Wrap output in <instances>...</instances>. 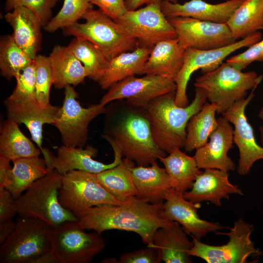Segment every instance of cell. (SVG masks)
Listing matches in <instances>:
<instances>
[{"label": "cell", "instance_id": "74e56055", "mask_svg": "<svg viewBox=\"0 0 263 263\" xmlns=\"http://www.w3.org/2000/svg\"><path fill=\"white\" fill-rule=\"evenodd\" d=\"M35 59L15 78L16 86L12 93L6 98L13 102H20L36 98ZM37 99V98H36Z\"/></svg>", "mask_w": 263, "mask_h": 263}, {"label": "cell", "instance_id": "4dcf8cb0", "mask_svg": "<svg viewBox=\"0 0 263 263\" xmlns=\"http://www.w3.org/2000/svg\"><path fill=\"white\" fill-rule=\"evenodd\" d=\"M134 162L124 158L115 167L96 174L97 179L116 199L125 202L134 197L137 190L132 170Z\"/></svg>", "mask_w": 263, "mask_h": 263}, {"label": "cell", "instance_id": "bcb514c9", "mask_svg": "<svg viewBox=\"0 0 263 263\" xmlns=\"http://www.w3.org/2000/svg\"><path fill=\"white\" fill-rule=\"evenodd\" d=\"M10 160L5 156L0 155V187L3 186L6 178L11 169Z\"/></svg>", "mask_w": 263, "mask_h": 263}, {"label": "cell", "instance_id": "9c48e42d", "mask_svg": "<svg viewBox=\"0 0 263 263\" xmlns=\"http://www.w3.org/2000/svg\"><path fill=\"white\" fill-rule=\"evenodd\" d=\"M49 238L51 251L58 263H90L106 245L100 234L88 233L75 221L51 227Z\"/></svg>", "mask_w": 263, "mask_h": 263}, {"label": "cell", "instance_id": "52a82bcc", "mask_svg": "<svg viewBox=\"0 0 263 263\" xmlns=\"http://www.w3.org/2000/svg\"><path fill=\"white\" fill-rule=\"evenodd\" d=\"M50 226L33 217H22L13 232L0 244V263H30L40 254L51 251Z\"/></svg>", "mask_w": 263, "mask_h": 263}, {"label": "cell", "instance_id": "1f68e13d", "mask_svg": "<svg viewBox=\"0 0 263 263\" xmlns=\"http://www.w3.org/2000/svg\"><path fill=\"white\" fill-rule=\"evenodd\" d=\"M226 24L236 40L263 29V0H244Z\"/></svg>", "mask_w": 263, "mask_h": 263}, {"label": "cell", "instance_id": "3957f363", "mask_svg": "<svg viewBox=\"0 0 263 263\" xmlns=\"http://www.w3.org/2000/svg\"><path fill=\"white\" fill-rule=\"evenodd\" d=\"M102 137L110 145L116 146L122 156L139 166H148L167 155L154 139L145 111L125 113Z\"/></svg>", "mask_w": 263, "mask_h": 263}, {"label": "cell", "instance_id": "d4e9b609", "mask_svg": "<svg viewBox=\"0 0 263 263\" xmlns=\"http://www.w3.org/2000/svg\"><path fill=\"white\" fill-rule=\"evenodd\" d=\"M177 222L158 228L153 238V245L159 252L162 261L166 263H192L188 252L193 245Z\"/></svg>", "mask_w": 263, "mask_h": 263}, {"label": "cell", "instance_id": "ee69618b", "mask_svg": "<svg viewBox=\"0 0 263 263\" xmlns=\"http://www.w3.org/2000/svg\"><path fill=\"white\" fill-rule=\"evenodd\" d=\"M15 200L9 191L0 187V223L12 220L17 213Z\"/></svg>", "mask_w": 263, "mask_h": 263}, {"label": "cell", "instance_id": "83f0119b", "mask_svg": "<svg viewBox=\"0 0 263 263\" xmlns=\"http://www.w3.org/2000/svg\"><path fill=\"white\" fill-rule=\"evenodd\" d=\"M48 57L56 88L61 89L67 85L76 86L84 82L87 77L85 67L68 46L56 45Z\"/></svg>", "mask_w": 263, "mask_h": 263}, {"label": "cell", "instance_id": "603a6c76", "mask_svg": "<svg viewBox=\"0 0 263 263\" xmlns=\"http://www.w3.org/2000/svg\"><path fill=\"white\" fill-rule=\"evenodd\" d=\"M4 19L13 29L12 36L15 42L35 59L42 42V26L38 18L30 9L19 6L7 12Z\"/></svg>", "mask_w": 263, "mask_h": 263}, {"label": "cell", "instance_id": "4fadbf2b", "mask_svg": "<svg viewBox=\"0 0 263 263\" xmlns=\"http://www.w3.org/2000/svg\"><path fill=\"white\" fill-rule=\"evenodd\" d=\"M262 39V34L259 31L231 45L217 49L204 50L186 48L183 66L174 80L177 86L176 104L181 107L188 105L187 88L190 76L195 71L201 69L202 74L210 72L233 52L243 47H249Z\"/></svg>", "mask_w": 263, "mask_h": 263}, {"label": "cell", "instance_id": "30bf717a", "mask_svg": "<svg viewBox=\"0 0 263 263\" xmlns=\"http://www.w3.org/2000/svg\"><path fill=\"white\" fill-rule=\"evenodd\" d=\"M58 199L63 207L76 218L84 210L102 205H119L99 182L96 174L73 170L63 175Z\"/></svg>", "mask_w": 263, "mask_h": 263}, {"label": "cell", "instance_id": "277c9868", "mask_svg": "<svg viewBox=\"0 0 263 263\" xmlns=\"http://www.w3.org/2000/svg\"><path fill=\"white\" fill-rule=\"evenodd\" d=\"M43 177L36 181L19 198L15 205L21 217H33L55 227L66 222H73L76 218L62 207L59 201V191L63 175L52 166Z\"/></svg>", "mask_w": 263, "mask_h": 263}, {"label": "cell", "instance_id": "e0dca14e", "mask_svg": "<svg viewBox=\"0 0 263 263\" xmlns=\"http://www.w3.org/2000/svg\"><path fill=\"white\" fill-rule=\"evenodd\" d=\"M162 216L165 219L179 223L184 231L192 237L201 239L212 232L225 228L218 222H211L201 219L197 213L200 204L187 199L183 193L169 189L165 196Z\"/></svg>", "mask_w": 263, "mask_h": 263}, {"label": "cell", "instance_id": "44dd1931", "mask_svg": "<svg viewBox=\"0 0 263 263\" xmlns=\"http://www.w3.org/2000/svg\"><path fill=\"white\" fill-rule=\"evenodd\" d=\"M228 172L215 169H205L196 178L189 191L183 193L184 197L195 204L208 201L217 207L221 200L228 199L229 195H243L238 186L231 184Z\"/></svg>", "mask_w": 263, "mask_h": 263}, {"label": "cell", "instance_id": "4316f807", "mask_svg": "<svg viewBox=\"0 0 263 263\" xmlns=\"http://www.w3.org/2000/svg\"><path fill=\"white\" fill-rule=\"evenodd\" d=\"M151 50L138 46L110 59L106 72L98 82L101 88L108 90L113 84L129 76L142 75Z\"/></svg>", "mask_w": 263, "mask_h": 263}, {"label": "cell", "instance_id": "8992f818", "mask_svg": "<svg viewBox=\"0 0 263 263\" xmlns=\"http://www.w3.org/2000/svg\"><path fill=\"white\" fill-rule=\"evenodd\" d=\"M82 19L85 22H76L62 29L63 35L89 40L98 47L109 60L138 46L135 39L128 36L117 22L100 9H89Z\"/></svg>", "mask_w": 263, "mask_h": 263}, {"label": "cell", "instance_id": "cb8c5ba5", "mask_svg": "<svg viewBox=\"0 0 263 263\" xmlns=\"http://www.w3.org/2000/svg\"><path fill=\"white\" fill-rule=\"evenodd\" d=\"M185 50L177 38L157 43L151 50L143 75H158L174 81L183 66Z\"/></svg>", "mask_w": 263, "mask_h": 263}, {"label": "cell", "instance_id": "7dc6e473", "mask_svg": "<svg viewBox=\"0 0 263 263\" xmlns=\"http://www.w3.org/2000/svg\"><path fill=\"white\" fill-rule=\"evenodd\" d=\"M167 1L173 3L178 2V0H126V4L128 10L137 9L141 6L156 2Z\"/></svg>", "mask_w": 263, "mask_h": 263}, {"label": "cell", "instance_id": "d6a6232c", "mask_svg": "<svg viewBox=\"0 0 263 263\" xmlns=\"http://www.w3.org/2000/svg\"><path fill=\"white\" fill-rule=\"evenodd\" d=\"M19 125L8 118L3 122L0 129V155L11 161L39 156L41 153L40 150L23 133Z\"/></svg>", "mask_w": 263, "mask_h": 263}, {"label": "cell", "instance_id": "484cf974", "mask_svg": "<svg viewBox=\"0 0 263 263\" xmlns=\"http://www.w3.org/2000/svg\"><path fill=\"white\" fill-rule=\"evenodd\" d=\"M132 172L137 190L136 197L152 204L163 203L166 192L171 188L165 168L155 162L150 166H134Z\"/></svg>", "mask_w": 263, "mask_h": 263}, {"label": "cell", "instance_id": "5b68a950", "mask_svg": "<svg viewBox=\"0 0 263 263\" xmlns=\"http://www.w3.org/2000/svg\"><path fill=\"white\" fill-rule=\"evenodd\" d=\"M263 78V75L255 71L243 72L226 62L198 77L194 85L203 92L209 103L216 106L217 113L223 114L245 97L248 90L256 88Z\"/></svg>", "mask_w": 263, "mask_h": 263}, {"label": "cell", "instance_id": "ba28073f", "mask_svg": "<svg viewBox=\"0 0 263 263\" xmlns=\"http://www.w3.org/2000/svg\"><path fill=\"white\" fill-rule=\"evenodd\" d=\"M227 232L216 231L217 235H226L228 242L221 245L202 243L192 237L193 245L188 253L190 256L201 258L208 263H248L250 258H258L262 252L255 247L251 239L253 225L239 219Z\"/></svg>", "mask_w": 263, "mask_h": 263}, {"label": "cell", "instance_id": "f1b7e54d", "mask_svg": "<svg viewBox=\"0 0 263 263\" xmlns=\"http://www.w3.org/2000/svg\"><path fill=\"white\" fill-rule=\"evenodd\" d=\"M13 166L2 187L10 192L15 199L19 198L36 181L48 171L44 159L39 156L20 158L12 161Z\"/></svg>", "mask_w": 263, "mask_h": 263}, {"label": "cell", "instance_id": "ab89813d", "mask_svg": "<svg viewBox=\"0 0 263 263\" xmlns=\"http://www.w3.org/2000/svg\"><path fill=\"white\" fill-rule=\"evenodd\" d=\"M58 0H6L5 11H12L17 6H22L31 10L39 19L42 28L52 19V10Z\"/></svg>", "mask_w": 263, "mask_h": 263}, {"label": "cell", "instance_id": "2e32d148", "mask_svg": "<svg viewBox=\"0 0 263 263\" xmlns=\"http://www.w3.org/2000/svg\"><path fill=\"white\" fill-rule=\"evenodd\" d=\"M255 89H252L247 97L237 101L222 114L234 127L233 143L239 151L237 172L241 175L247 174L256 161L263 159V147L256 142L253 129L245 113L246 106L255 96Z\"/></svg>", "mask_w": 263, "mask_h": 263}, {"label": "cell", "instance_id": "ffe728a7", "mask_svg": "<svg viewBox=\"0 0 263 263\" xmlns=\"http://www.w3.org/2000/svg\"><path fill=\"white\" fill-rule=\"evenodd\" d=\"M114 152V160L110 164H105L94 160L97 155V149L90 145L85 149L82 147H68L62 145L57 150L56 156L49 151L51 165L61 174L73 170H79L97 174L117 165L122 159L119 149L111 146Z\"/></svg>", "mask_w": 263, "mask_h": 263}, {"label": "cell", "instance_id": "b9f144b4", "mask_svg": "<svg viewBox=\"0 0 263 263\" xmlns=\"http://www.w3.org/2000/svg\"><path fill=\"white\" fill-rule=\"evenodd\" d=\"M161 257L157 247L153 244L147 245V248L123 254L120 256L118 263H159Z\"/></svg>", "mask_w": 263, "mask_h": 263}, {"label": "cell", "instance_id": "5bb4252c", "mask_svg": "<svg viewBox=\"0 0 263 263\" xmlns=\"http://www.w3.org/2000/svg\"><path fill=\"white\" fill-rule=\"evenodd\" d=\"M176 88L174 80L160 75H132L111 86L99 103L105 105L113 100L126 99L130 107L144 108L153 99L176 92Z\"/></svg>", "mask_w": 263, "mask_h": 263}, {"label": "cell", "instance_id": "7a4b0ae2", "mask_svg": "<svg viewBox=\"0 0 263 263\" xmlns=\"http://www.w3.org/2000/svg\"><path fill=\"white\" fill-rule=\"evenodd\" d=\"M195 91L193 100L185 107L176 104L174 92L153 99L143 108L156 144L166 153L184 147L188 123L207 101L201 89L195 88Z\"/></svg>", "mask_w": 263, "mask_h": 263}, {"label": "cell", "instance_id": "8fae6325", "mask_svg": "<svg viewBox=\"0 0 263 263\" xmlns=\"http://www.w3.org/2000/svg\"><path fill=\"white\" fill-rule=\"evenodd\" d=\"M114 21L128 36L137 41L138 46L152 49L160 41L177 38L174 28L162 11L161 1L128 10Z\"/></svg>", "mask_w": 263, "mask_h": 263}, {"label": "cell", "instance_id": "e575fe53", "mask_svg": "<svg viewBox=\"0 0 263 263\" xmlns=\"http://www.w3.org/2000/svg\"><path fill=\"white\" fill-rule=\"evenodd\" d=\"M68 46L83 65L87 77L98 82L106 72L109 62L104 53L91 42L77 37L72 40Z\"/></svg>", "mask_w": 263, "mask_h": 263}, {"label": "cell", "instance_id": "9a60e30c", "mask_svg": "<svg viewBox=\"0 0 263 263\" xmlns=\"http://www.w3.org/2000/svg\"><path fill=\"white\" fill-rule=\"evenodd\" d=\"M177 38L186 49L211 50L231 45L237 40L226 23H218L189 17L167 18Z\"/></svg>", "mask_w": 263, "mask_h": 263}, {"label": "cell", "instance_id": "d590c367", "mask_svg": "<svg viewBox=\"0 0 263 263\" xmlns=\"http://www.w3.org/2000/svg\"><path fill=\"white\" fill-rule=\"evenodd\" d=\"M34 59L14 41L12 35L1 37L0 40V75L7 80L23 71Z\"/></svg>", "mask_w": 263, "mask_h": 263}, {"label": "cell", "instance_id": "836d02e7", "mask_svg": "<svg viewBox=\"0 0 263 263\" xmlns=\"http://www.w3.org/2000/svg\"><path fill=\"white\" fill-rule=\"evenodd\" d=\"M216 113L217 107L215 105L206 103L190 118L187 126V136L184 147L186 152H191L207 142L208 138L217 125Z\"/></svg>", "mask_w": 263, "mask_h": 263}, {"label": "cell", "instance_id": "c3c4849f", "mask_svg": "<svg viewBox=\"0 0 263 263\" xmlns=\"http://www.w3.org/2000/svg\"><path fill=\"white\" fill-rule=\"evenodd\" d=\"M30 263H58L51 251L43 253L32 260Z\"/></svg>", "mask_w": 263, "mask_h": 263}, {"label": "cell", "instance_id": "681fc988", "mask_svg": "<svg viewBox=\"0 0 263 263\" xmlns=\"http://www.w3.org/2000/svg\"><path fill=\"white\" fill-rule=\"evenodd\" d=\"M259 132L260 133L261 142L263 147V125H262L259 128Z\"/></svg>", "mask_w": 263, "mask_h": 263}, {"label": "cell", "instance_id": "f907efd6", "mask_svg": "<svg viewBox=\"0 0 263 263\" xmlns=\"http://www.w3.org/2000/svg\"><path fill=\"white\" fill-rule=\"evenodd\" d=\"M258 116L263 122V106L260 109L258 114Z\"/></svg>", "mask_w": 263, "mask_h": 263}, {"label": "cell", "instance_id": "8d00e7d4", "mask_svg": "<svg viewBox=\"0 0 263 263\" xmlns=\"http://www.w3.org/2000/svg\"><path fill=\"white\" fill-rule=\"evenodd\" d=\"M92 7L90 0H64L62 8L44 29L47 32L53 33L69 26L82 19L85 13Z\"/></svg>", "mask_w": 263, "mask_h": 263}, {"label": "cell", "instance_id": "f546056e", "mask_svg": "<svg viewBox=\"0 0 263 263\" xmlns=\"http://www.w3.org/2000/svg\"><path fill=\"white\" fill-rule=\"evenodd\" d=\"M169 155L159 158L170 179L171 188L183 193L190 189L202 171L193 156H190L178 148H173Z\"/></svg>", "mask_w": 263, "mask_h": 263}, {"label": "cell", "instance_id": "7bdbcfd3", "mask_svg": "<svg viewBox=\"0 0 263 263\" xmlns=\"http://www.w3.org/2000/svg\"><path fill=\"white\" fill-rule=\"evenodd\" d=\"M90 1L114 20L121 18L128 10L126 0H90Z\"/></svg>", "mask_w": 263, "mask_h": 263}, {"label": "cell", "instance_id": "7c38bea8", "mask_svg": "<svg viewBox=\"0 0 263 263\" xmlns=\"http://www.w3.org/2000/svg\"><path fill=\"white\" fill-rule=\"evenodd\" d=\"M64 97L53 125L58 130L63 145L68 147H82L88 138L90 122L106 112L100 103L82 107L77 100L78 94L72 85L64 88Z\"/></svg>", "mask_w": 263, "mask_h": 263}, {"label": "cell", "instance_id": "f6af8a7d", "mask_svg": "<svg viewBox=\"0 0 263 263\" xmlns=\"http://www.w3.org/2000/svg\"><path fill=\"white\" fill-rule=\"evenodd\" d=\"M17 223L12 220L0 223V244H2L13 232Z\"/></svg>", "mask_w": 263, "mask_h": 263}, {"label": "cell", "instance_id": "d6986e66", "mask_svg": "<svg viewBox=\"0 0 263 263\" xmlns=\"http://www.w3.org/2000/svg\"><path fill=\"white\" fill-rule=\"evenodd\" d=\"M217 121V127L211 133L209 141L196 150L194 157L200 169L234 170L235 164L227 155L234 143L233 128L223 116L219 117Z\"/></svg>", "mask_w": 263, "mask_h": 263}, {"label": "cell", "instance_id": "f35d334b", "mask_svg": "<svg viewBox=\"0 0 263 263\" xmlns=\"http://www.w3.org/2000/svg\"><path fill=\"white\" fill-rule=\"evenodd\" d=\"M36 94L38 101L43 105L50 103L51 87L53 85V75L48 56L38 55L35 58Z\"/></svg>", "mask_w": 263, "mask_h": 263}, {"label": "cell", "instance_id": "6da1fadb", "mask_svg": "<svg viewBox=\"0 0 263 263\" xmlns=\"http://www.w3.org/2000/svg\"><path fill=\"white\" fill-rule=\"evenodd\" d=\"M163 204H152L134 197L119 205L87 208L77 216L75 223L84 230H93L100 234L113 229L133 232L147 245L153 244L154 234L158 228L174 223L163 218Z\"/></svg>", "mask_w": 263, "mask_h": 263}, {"label": "cell", "instance_id": "7402d4cb", "mask_svg": "<svg viewBox=\"0 0 263 263\" xmlns=\"http://www.w3.org/2000/svg\"><path fill=\"white\" fill-rule=\"evenodd\" d=\"M244 0H228L216 4L203 0H190L183 4L161 1V9L167 18L189 17L218 23H226Z\"/></svg>", "mask_w": 263, "mask_h": 263}, {"label": "cell", "instance_id": "60d3db41", "mask_svg": "<svg viewBox=\"0 0 263 263\" xmlns=\"http://www.w3.org/2000/svg\"><path fill=\"white\" fill-rule=\"evenodd\" d=\"M245 51L231 56L226 62L242 71L254 61H263V39L256 42Z\"/></svg>", "mask_w": 263, "mask_h": 263}, {"label": "cell", "instance_id": "ac0fdd59", "mask_svg": "<svg viewBox=\"0 0 263 263\" xmlns=\"http://www.w3.org/2000/svg\"><path fill=\"white\" fill-rule=\"evenodd\" d=\"M7 118L18 124L26 126L32 139L40 150L44 158L48 155V150L42 147L43 126L54 124L60 108L50 103L43 105L33 99L20 102L4 100Z\"/></svg>", "mask_w": 263, "mask_h": 263}]
</instances>
